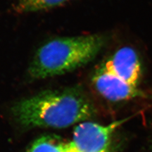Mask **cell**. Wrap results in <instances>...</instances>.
I'll return each instance as SVG.
<instances>
[{"label":"cell","mask_w":152,"mask_h":152,"mask_svg":"<svg viewBox=\"0 0 152 152\" xmlns=\"http://www.w3.org/2000/svg\"><path fill=\"white\" fill-rule=\"evenodd\" d=\"M102 35L57 37L36 51L27 70L32 80L65 74L93 60L105 45Z\"/></svg>","instance_id":"2"},{"label":"cell","mask_w":152,"mask_h":152,"mask_svg":"<svg viewBox=\"0 0 152 152\" xmlns=\"http://www.w3.org/2000/svg\"><path fill=\"white\" fill-rule=\"evenodd\" d=\"M121 123L79 124L74 131L72 141L66 145V152H112V136Z\"/></svg>","instance_id":"3"},{"label":"cell","mask_w":152,"mask_h":152,"mask_svg":"<svg viewBox=\"0 0 152 152\" xmlns=\"http://www.w3.org/2000/svg\"><path fill=\"white\" fill-rule=\"evenodd\" d=\"M102 66L107 72L137 86L141 77V64L137 54L132 48H121Z\"/></svg>","instance_id":"4"},{"label":"cell","mask_w":152,"mask_h":152,"mask_svg":"<svg viewBox=\"0 0 152 152\" xmlns=\"http://www.w3.org/2000/svg\"><path fill=\"white\" fill-rule=\"evenodd\" d=\"M26 152H66V142L53 135H45L37 139Z\"/></svg>","instance_id":"7"},{"label":"cell","mask_w":152,"mask_h":152,"mask_svg":"<svg viewBox=\"0 0 152 152\" xmlns=\"http://www.w3.org/2000/svg\"><path fill=\"white\" fill-rule=\"evenodd\" d=\"M92 82L98 92L111 102L127 100L139 94L137 86L107 72L102 66L94 73Z\"/></svg>","instance_id":"5"},{"label":"cell","mask_w":152,"mask_h":152,"mask_svg":"<svg viewBox=\"0 0 152 152\" xmlns=\"http://www.w3.org/2000/svg\"><path fill=\"white\" fill-rule=\"evenodd\" d=\"M96 110L81 88L48 89L14 103L15 121L26 128H65L93 117Z\"/></svg>","instance_id":"1"},{"label":"cell","mask_w":152,"mask_h":152,"mask_svg":"<svg viewBox=\"0 0 152 152\" xmlns=\"http://www.w3.org/2000/svg\"><path fill=\"white\" fill-rule=\"evenodd\" d=\"M69 0H17L13 9L16 13H26L53 8Z\"/></svg>","instance_id":"6"}]
</instances>
